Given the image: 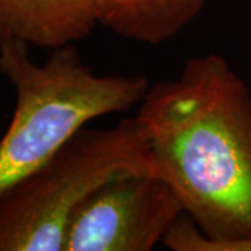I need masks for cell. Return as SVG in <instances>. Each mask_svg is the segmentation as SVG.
Listing matches in <instances>:
<instances>
[{"instance_id":"6","label":"cell","mask_w":251,"mask_h":251,"mask_svg":"<svg viewBox=\"0 0 251 251\" xmlns=\"http://www.w3.org/2000/svg\"><path fill=\"white\" fill-rule=\"evenodd\" d=\"M212 0H98L99 23L117 36L158 46L177 36Z\"/></svg>"},{"instance_id":"5","label":"cell","mask_w":251,"mask_h":251,"mask_svg":"<svg viewBox=\"0 0 251 251\" xmlns=\"http://www.w3.org/2000/svg\"><path fill=\"white\" fill-rule=\"evenodd\" d=\"M98 24V0H0V39L59 49L88 36Z\"/></svg>"},{"instance_id":"2","label":"cell","mask_w":251,"mask_h":251,"mask_svg":"<svg viewBox=\"0 0 251 251\" xmlns=\"http://www.w3.org/2000/svg\"><path fill=\"white\" fill-rule=\"evenodd\" d=\"M0 73L16 90L14 113L0 140V194L94 119L131 109L150 88L144 75H99L73 45L36 64L29 45L17 39H0Z\"/></svg>"},{"instance_id":"1","label":"cell","mask_w":251,"mask_h":251,"mask_svg":"<svg viewBox=\"0 0 251 251\" xmlns=\"http://www.w3.org/2000/svg\"><path fill=\"white\" fill-rule=\"evenodd\" d=\"M156 175L184 214L163 244L173 251H251V92L216 53L190 57L150 87L138 113Z\"/></svg>"},{"instance_id":"4","label":"cell","mask_w":251,"mask_h":251,"mask_svg":"<svg viewBox=\"0 0 251 251\" xmlns=\"http://www.w3.org/2000/svg\"><path fill=\"white\" fill-rule=\"evenodd\" d=\"M183 214L179 196L159 175L120 172L81 202L64 251H151Z\"/></svg>"},{"instance_id":"3","label":"cell","mask_w":251,"mask_h":251,"mask_svg":"<svg viewBox=\"0 0 251 251\" xmlns=\"http://www.w3.org/2000/svg\"><path fill=\"white\" fill-rule=\"evenodd\" d=\"M125 171L155 172L140 119L127 117L110 128L84 127L41 168L0 194V251H64L81 202Z\"/></svg>"}]
</instances>
